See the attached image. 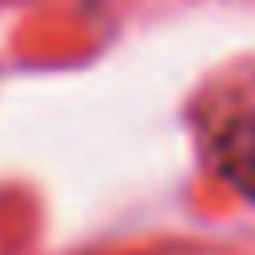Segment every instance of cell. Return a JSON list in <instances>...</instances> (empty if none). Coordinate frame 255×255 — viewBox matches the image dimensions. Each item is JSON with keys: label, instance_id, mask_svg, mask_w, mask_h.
Instances as JSON below:
<instances>
[{"label": "cell", "instance_id": "obj_1", "mask_svg": "<svg viewBox=\"0 0 255 255\" xmlns=\"http://www.w3.org/2000/svg\"><path fill=\"white\" fill-rule=\"evenodd\" d=\"M235 159H239L235 175H243V183H247V187H255V124H247V128H243V143L235 139Z\"/></svg>", "mask_w": 255, "mask_h": 255}]
</instances>
